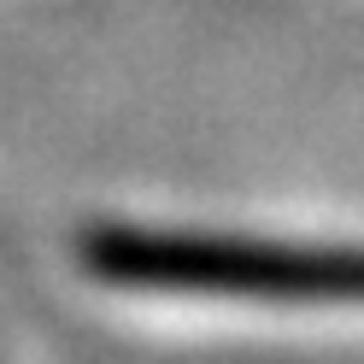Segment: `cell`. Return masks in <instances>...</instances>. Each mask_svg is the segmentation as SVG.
Here are the masks:
<instances>
[{
    "mask_svg": "<svg viewBox=\"0 0 364 364\" xmlns=\"http://www.w3.org/2000/svg\"><path fill=\"white\" fill-rule=\"evenodd\" d=\"M95 270L141 294L182 300H259L364 311V247H282V241H188V235H106Z\"/></svg>",
    "mask_w": 364,
    "mask_h": 364,
    "instance_id": "cell-1",
    "label": "cell"
}]
</instances>
